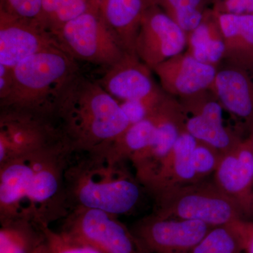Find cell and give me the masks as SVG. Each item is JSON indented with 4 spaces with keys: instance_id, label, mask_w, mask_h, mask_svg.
<instances>
[{
    "instance_id": "6da1fadb",
    "label": "cell",
    "mask_w": 253,
    "mask_h": 253,
    "mask_svg": "<svg viewBox=\"0 0 253 253\" xmlns=\"http://www.w3.org/2000/svg\"><path fill=\"white\" fill-rule=\"evenodd\" d=\"M73 154L61 139L0 165V221L43 226L64 219L70 211L65 173Z\"/></svg>"
},
{
    "instance_id": "7a4b0ae2",
    "label": "cell",
    "mask_w": 253,
    "mask_h": 253,
    "mask_svg": "<svg viewBox=\"0 0 253 253\" xmlns=\"http://www.w3.org/2000/svg\"><path fill=\"white\" fill-rule=\"evenodd\" d=\"M54 121L73 153L107 151L129 126L119 101L81 73L63 92Z\"/></svg>"
},
{
    "instance_id": "3957f363",
    "label": "cell",
    "mask_w": 253,
    "mask_h": 253,
    "mask_svg": "<svg viewBox=\"0 0 253 253\" xmlns=\"http://www.w3.org/2000/svg\"><path fill=\"white\" fill-rule=\"evenodd\" d=\"M126 163L111 149L73 153L65 173L70 211L76 207L94 208L117 216L132 212L144 187Z\"/></svg>"
},
{
    "instance_id": "277c9868",
    "label": "cell",
    "mask_w": 253,
    "mask_h": 253,
    "mask_svg": "<svg viewBox=\"0 0 253 253\" xmlns=\"http://www.w3.org/2000/svg\"><path fill=\"white\" fill-rule=\"evenodd\" d=\"M11 68L9 90L1 109L27 111L54 120L55 110L80 72L77 61L61 47L30 56Z\"/></svg>"
},
{
    "instance_id": "5b68a950",
    "label": "cell",
    "mask_w": 253,
    "mask_h": 253,
    "mask_svg": "<svg viewBox=\"0 0 253 253\" xmlns=\"http://www.w3.org/2000/svg\"><path fill=\"white\" fill-rule=\"evenodd\" d=\"M154 199L153 212L162 217L200 221L212 226L246 219L239 205L213 180L176 186Z\"/></svg>"
},
{
    "instance_id": "8992f818",
    "label": "cell",
    "mask_w": 253,
    "mask_h": 253,
    "mask_svg": "<svg viewBox=\"0 0 253 253\" xmlns=\"http://www.w3.org/2000/svg\"><path fill=\"white\" fill-rule=\"evenodd\" d=\"M73 59L110 67L126 52L116 33L94 6L65 24L54 36Z\"/></svg>"
},
{
    "instance_id": "52a82bcc",
    "label": "cell",
    "mask_w": 253,
    "mask_h": 253,
    "mask_svg": "<svg viewBox=\"0 0 253 253\" xmlns=\"http://www.w3.org/2000/svg\"><path fill=\"white\" fill-rule=\"evenodd\" d=\"M118 217L94 208H73L60 231L101 253H150Z\"/></svg>"
},
{
    "instance_id": "ba28073f",
    "label": "cell",
    "mask_w": 253,
    "mask_h": 253,
    "mask_svg": "<svg viewBox=\"0 0 253 253\" xmlns=\"http://www.w3.org/2000/svg\"><path fill=\"white\" fill-rule=\"evenodd\" d=\"M63 139L51 118L27 111L1 109L0 165Z\"/></svg>"
},
{
    "instance_id": "9c48e42d",
    "label": "cell",
    "mask_w": 253,
    "mask_h": 253,
    "mask_svg": "<svg viewBox=\"0 0 253 253\" xmlns=\"http://www.w3.org/2000/svg\"><path fill=\"white\" fill-rule=\"evenodd\" d=\"M178 99L184 115V129L198 141L224 154L244 139L224 125L225 110L211 89Z\"/></svg>"
},
{
    "instance_id": "30bf717a",
    "label": "cell",
    "mask_w": 253,
    "mask_h": 253,
    "mask_svg": "<svg viewBox=\"0 0 253 253\" xmlns=\"http://www.w3.org/2000/svg\"><path fill=\"white\" fill-rule=\"evenodd\" d=\"M213 227L202 221L152 212L136 221L131 230L150 253H186Z\"/></svg>"
},
{
    "instance_id": "8fae6325",
    "label": "cell",
    "mask_w": 253,
    "mask_h": 253,
    "mask_svg": "<svg viewBox=\"0 0 253 253\" xmlns=\"http://www.w3.org/2000/svg\"><path fill=\"white\" fill-rule=\"evenodd\" d=\"M186 46L187 34L157 4L145 12L134 51L152 71L158 65L184 52Z\"/></svg>"
},
{
    "instance_id": "7c38bea8",
    "label": "cell",
    "mask_w": 253,
    "mask_h": 253,
    "mask_svg": "<svg viewBox=\"0 0 253 253\" xmlns=\"http://www.w3.org/2000/svg\"><path fill=\"white\" fill-rule=\"evenodd\" d=\"M156 131L148 147L131 158L136 179L146 187L184 129L180 101L166 93L154 111Z\"/></svg>"
},
{
    "instance_id": "4fadbf2b",
    "label": "cell",
    "mask_w": 253,
    "mask_h": 253,
    "mask_svg": "<svg viewBox=\"0 0 253 253\" xmlns=\"http://www.w3.org/2000/svg\"><path fill=\"white\" fill-rule=\"evenodd\" d=\"M211 90L248 136L253 134V61L223 60Z\"/></svg>"
},
{
    "instance_id": "5bb4252c",
    "label": "cell",
    "mask_w": 253,
    "mask_h": 253,
    "mask_svg": "<svg viewBox=\"0 0 253 253\" xmlns=\"http://www.w3.org/2000/svg\"><path fill=\"white\" fill-rule=\"evenodd\" d=\"M54 47L61 46L39 23L0 10V64L14 68L30 56Z\"/></svg>"
},
{
    "instance_id": "9a60e30c",
    "label": "cell",
    "mask_w": 253,
    "mask_h": 253,
    "mask_svg": "<svg viewBox=\"0 0 253 253\" xmlns=\"http://www.w3.org/2000/svg\"><path fill=\"white\" fill-rule=\"evenodd\" d=\"M213 181L239 205L245 219H253V136L222 155Z\"/></svg>"
},
{
    "instance_id": "2e32d148",
    "label": "cell",
    "mask_w": 253,
    "mask_h": 253,
    "mask_svg": "<svg viewBox=\"0 0 253 253\" xmlns=\"http://www.w3.org/2000/svg\"><path fill=\"white\" fill-rule=\"evenodd\" d=\"M217 70L186 51L153 68L163 90L178 99L211 89Z\"/></svg>"
},
{
    "instance_id": "e0dca14e",
    "label": "cell",
    "mask_w": 253,
    "mask_h": 253,
    "mask_svg": "<svg viewBox=\"0 0 253 253\" xmlns=\"http://www.w3.org/2000/svg\"><path fill=\"white\" fill-rule=\"evenodd\" d=\"M153 73L135 53L126 51L119 61L106 68L98 83L119 102L144 99L163 91Z\"/></svg>"
},
{
    "instance_id": "ac0fdd59",
    "label": "cell",
    "mask_w": 253,
    "mask_h": 253,
    "mask_svg": "<svg viewBox=\"0 0 253 253\" xmlns=\"http://www.w3.org/2000/svg\"><path fill=\"white\" fill-rule=\"evenodd\" d=\"M197 141L186 130L181 133L172 149L145 187L153 197L166 190L199 181L193 160Z\"/></svg>"
},
{
    "instance_id": "d6986e66",
    "label": "cell",
    "mask_w": 253,
    "mask_h": 253,
    "mask_svg": "<svg viewBox=\"0 0 253 253\" xmlns=\"http://www.w3.org/2000/svg\"><path fill=\"white\" fill-rule=\"evenodd\" d=\"M100 11L126 51L135 53L134 44L145 12L156 0H98Z\"/></svg>"
},
{
    "instance_id": "ffe728a7",
    "label": "cell",
    "mask_w": 253,
    "mask_h": 253,
    "mask_svg": "<svg viewBox=\"0 0 253 253\" xmlns=\"http://www.w3.org/2000/svg\"><path fill=\"white\" fill-rule=\"evenodd\" d=\"M226 45L224 59L253 61V14H215Z\"/></svg>"
},
{
    "instance_id": "44dd1931",
    "label": "cell",
    "mask_w": 253,
    "mask_h": 253,
    "mask_svg": "<svg viewBox=\"0 0 253 253\" xmlns=\"http://www.w3.org/2000/svg\"><path fill=\"white\" fill-rule=\"evenodd\" d=\"M186 51L201 62L215 67L222 62L226 54L225 42L215 15L206 16L199 27L187 35Z\"/></svg>"
},
{
    "instance_id": "7402d4cb",
    "label": "cell",
    "mask_w": 253,
    "mask_h": 253,
    "mask_svg": "<svg viewBox=\"0 0 253 253\" xmlns=\"http://www.w3.org/2000/svg\"><path fill=\"white\" fill-rule=\"evenodd\" d=\"M0 253H35L46 243L41 226L31 221H0Z\"/></svg>"
},
{
    "instance_id": "603a6c76",
    "label": "cell",
    "mask_w": 253,
    "mask_h": 253,
    "mask_svg": "<svg viewBox=\"0 0 253 253\" xmlns=\"http://www.w3.org/2000/svg\"><path fill=\"white\" fill-rule=\"evenodd\" d=\"M97 5L98 0H42L38 23L54 36L65 24Z\"/></svg>"
},
{
    "instance_id": "cb8c5ba5",
    "label": "cell",
    "mask_w": 253,
    "mask_h": 253,
    "mask_svg": "<svg viewBox=\"0 0 253 253\" xmlns=\"http://www.w3.org/2000/svg\"><path fill=\"white\" fill-rule=\"evenodd\" d=\"M156 131V121L154 112L141 122L128 126L111 149L120 158L129 162L132 156L151 144Z\"/></svg>"
},
{
    "instance_id": "d4e9b609",
    "label": "cell",
    "mask_w": 253,
    "mask_h": 253,
    "mask_svg": "<svg viewBox=\"0 0 253 253\" xmlns=\"http://www.w3.org/2000/svg\"><path fill=\"white\" fill-rule=\"evenodd\" d=\"M244 241L236 221L214 226L186 253H244Z\"/></svg>"
},
{
    "instance_id": "484cf974",
    "label": "cell",
    "mask_w": 253,
    "mask_h": 253,
    "mask_svg": "<svg viewBox=\"0 0 253 253\" xmlns=\"http://www.w3.org/2000/svg\"><path fill=\"white\" fill-rule=\"evenodd\" d=\"M50 253H101L89 245L73 239L63 231L52 230L49 226H41Z\"/></svg>"
},
{
    "instance_id": "4316f807",
    "label": "cell",
    "mask_w": 253,
    "mask_h": 253,
    "mask_svg": "<svg viewBox=\"0 0 253 253\" xmlns=\"http://www.w3.org/2000/svg\"><path fill=\"white\" fill-rule=\"evenodd\" d=\"M222 155L215 148L202 141H197L193 154V160L198 181L205 180L208 176L214 174Z\"/></svg>"
},
{
    "instance_id": "83f0119b",
    "label": "cell",
    "mask_w": 253,
    "mask_h": 253,
    "mask_svg": "<svg viewBox=\"0 0 253 253\" xmlns=\"http://www.w3.org/2000/svg\"><path fill=\"white\" fill-rule=\"evenodd\" d=\"M166 93L164 91L141 99L121 101L120 105L126 114L129 126L141 122L154 112Z\"/></svg>"
},
{
    "instance_id": "f1b7e54d",
    "label": "cell",
    "mask_w": 253,
    "mask_h": 253,
    "mask_svg": "<svg viewBox=\"0 0 253 253\" xmlns=\"http://www.w3.org/2000/svg\"><path fill=\"white\" fill-rule=\"evenodd\" d=\"M42 0H0V10L16 17L38 22Z\"/></svg>"
},
{
    "instance_id": "f546056e",
    "label": "cell",
    "mask_w": 253,
    "mask_h": 253,
    "mask_svg": "<svg viewBox=\"0 0 253 253\" xmlns=\"http://www.w3.org/2000/svg\"><path fill=\"white\" fill-rule=\"evenodd\" d=\"M204 4V0H156V4L169 16L188 10H203Z\"/></svg>"
},
{
    "instance_id": "4dcf8cb0",
    "label": "cell",
    "mask_w": 253,
    "mask_h": 253,
    "mask_svg": "<svg viewBox=\"0 0 253 253\" xmlns=\"http://www.w3.org/2000/svg\"><path fill=\"white\" fill-rule=\"evenodd\" d=\"M236 224L242 236L245 253H253V221L239 219Z\"/></svg>"
},
{
    "instance_id": "1f68e13d",
    "label": "cell",
    "mask_w": 253,
    "mask_h": 253,
    "mask_svg": "<svg viewBox=\"0 0 253 253\" xmlns=\"http://www.w3.org/2000/svg\"><path fill=\"white\" fill-rule=\"evenodd\" d=\"M222 12L234 14H253V0H226Z\"/></svg>"
},
{
    "instance_id": "d6a6232c",
    "label": "cell",
    "mask_w": 253,
    "mask_h": 253,
    "mask_svg": "<svg viewBox=\"0 0 253 253\" xmlns=\"http://www.w3.org/2000/svg\"><path fill=\"white\" fill-rule=\"evenodd\" d=\"M40 253H50L49 249H48L47 246H46V243L43 245L41 251H40Z\"/></svg>"
},
{
    "instance_id": "836d02e7",
    "label": "cell",
    "mask_w": 253,
    "mask_h": 253,
    "mask_svg": "<svg viewBox=\"0 0 253 253\" xmlns=\"http://www.w3.org/2000/svg\"><path fill=\"white\" fill-rule=\"evenodd\" d=\"M42 247L41 248V249H38V251H36V253H40V251H41V249H42Z\"/></svg>"
},
{
    "instance_id": "e575fe53",
    "label": "cell",
    "mask_w": 253,
    "mask_h": 253,
    "mask_svg": "<svg viewBox=\"0 0 253 253\" xmlns=\"http://www.w3.org/2000/svg\"><path fill=\"white\" fill-rule=\"evenodd\" d=\"M250 135H251V134H250ZM252 135L253 136V134H252Z\"/></svg>"
}]
</instances>
